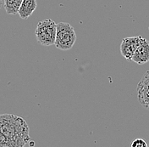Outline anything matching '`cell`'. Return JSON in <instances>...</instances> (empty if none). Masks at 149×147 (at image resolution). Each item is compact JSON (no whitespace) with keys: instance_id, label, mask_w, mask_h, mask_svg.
Masks as SVG:
<instances>
[{"instance_id":"cell-1","label":"cell","mask_w":149,"mask_h":147,"mask_svg":"<svg viewBox=\"0 0 149 147\" xmlns=\"http://www.w3.org/2000/svg\"><path fill=\"white\" fill-rule=\"evenodd\" d=\"M26 122L13 114L0 115V147L25 146L31 140Z\"/></svg>"},{"instance_id":"cell-2","label":"cell","mask_w":149,"mask_h":147,"mask_svg":"<svg viewBox=\"0 0 149 147\" xmlns=\"http://www.w3.org/2000/svg\"><path fill=\"white\" fill-rule=\"evenodd\" d=\"M76 41V34L74 27L67 22L57 24V32L54 45L57 49L66 51L74 46Z\"/></svg>"},{"instance_id":"cell-3","label":"cell","mask_w":149,"mask_h":147,"mask_svg":"<svg viewBox=\"0 0 149 147\" xmlns=\"http://www.w3.org/2000/svg\"><path fill=\"white\" fill-rule=\"evenodd\" d=\"M57 24L51 19H44L37 23L35 30L37 40L43 46H51L55 43Z\"/></svg>"},{"instance_id":"cell-4","label":"cell","mask_w":149,"mask_h":147,"mask_svg":"<svg viewBox=\"0 0 149 147\" xmlns=\"http://www.w3.org/2000/svg\"><path fill=\"white\" fill-rule=\"evenodd\" d=\"M140 104L149 110V71L146 72L136 88Z\"/></svg>"},{"instance_id":"cell-5","label":"cell","mask_w":149,"mask_h":147,"mask_svg":"<svg viewBox=\"0 0 149 147\" xmlns=\"http://www.w3.org/2000/svg\"><path fill=\"white\" fill-rule=\"evenodd\" d=\"M141 37H125L122 40L120 44V53L127 61H130L136 48L138 46Z\"/></svg>"},{"instance_id":"cell-6","label":"cell","mask_w":149,"mask_h":147,"mask_svg":"<svg viewBox=\"0 0 149 147\" xmlns=\"http://www.w3.org/2000/svg\"><path fill=\"white\" fill-rule=\"evenodd\" d=\"M132 61L138 65H144L149 61V43L141 37L139 44L131 59Z\"/></svg>"},{"instance_id":"cell-7","label":"cell","mask_w":149,"mask_h":147,"mask_svg":"<svg viewBox=\"0 0 149 147\" xmlns=\"http://www.w3.org/2000/svg\"><path fill=\"white\" fill-rule=\"evenodd\" d=\"M37 7L36 0H23L19 9L18 15L22 20H27L36 10Z\"/></svg>"},{"instance_id":"cell-8","label":"cell","mask_w":149,"mask_h":147,"mask_svg":"<svg viewBox=\"0 0 149 147\" xmlns=\"http://www.w3.org/2000/svg\"><path fill=\"white\" fill-rule=\"evenodd\" d=\"M23 0H4L3 7L8 15H17Z\"/></svg>"},{"instance_id":"cell-9","label":"cell","mask_w":149,"mask_h":147,"mask_svg":"<svg viewBox=\"0 0 149 147\" xmlns=\"http://www.w3.org/2000/svg\"><path fill=\"white\" fill-rule=\"evenodd\" d=\"M132 147H148V143L143 139H136L131 143Z\"/></svg>"},{"instance_id":"cell-10","label":"cell","mask_w":149,"mask_h":147,"mask_svg":"<svg viewBox=\"0 0 149 147\" xmlns=\"http://www.w3.org/2000/svg\"><path fill=\"white\" fill-rule=\"evenodd\" d=\"M3 5V0H0V9H1Z\"/></svg>"}]
</instances>
